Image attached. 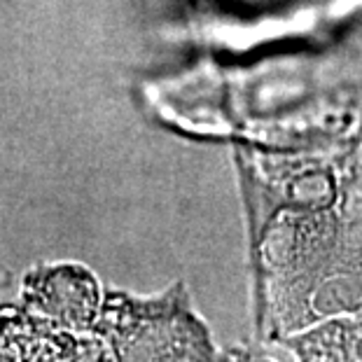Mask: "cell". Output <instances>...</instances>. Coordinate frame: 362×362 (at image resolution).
<instances>
[{
	"instance_id": "5",
	"label": "cell",
	"mask_w": 362,
	"mask_h": 362,
	"mask_svg": "<svg viewBox=\"0 0 362 362\" xmlns=\"http://www.w3.org/2000/svg\"><path fill=\"white\" fill-rule=\"evenodd\" d=\"M351 322V346L356 362H362V315L358 318H349Z\"/></svg>"
},
{
	"instance_id": "2",
	"label": "cell",
	"mask_w": 362,
	"mask_h": 362,
	"mask_svg": "<svg viewBox=\"0 0 362 362\" xmlns=\"http://www.w3.org/2000/svg\"><path fill=\"white\" fill-rule=\"evenodd\" d=\"M105 292L87 267L75 262L40 264L24 276L21 306L66 332H96Z\"/></svg>"
},
{
	"instance_id": "1",
	"label": "cell",
	"mask_w": 362,
	"mask_h": 362,
	"mask_svg": "<svg viewBox=\"0 0 362 362\" xmlns=\"http://www.w3.org/2000/svg\"><path fill=\"white\" fill-rule=\"evenodd\" d=\"M96 334L117 362H213L220 351L182 281L155 295L105 290Z\"/></svg>"
},
{
	"instance_id": "3",
	"label": "cell",
	"mask_w": 362,
	"mask_h": 362,
	"mask_svg": "<svg viewBox=\"0 0 362 362\" xmlns=\"http://www.w3.org/2000/svg\"><path fill=\"white\" fill-rule=\"evenodd\" d=\"M274 346L288 351L295 362H356L349 318H329L279 339Z\"/></svg>"
},
{
	"instance_id": "4",
	"label": "cell",
	"mask_w": 362,
	"mask_h": 362,
	"mask_svg": "<svg viewBox=\"0 0 362 362\" xmlns=\"http://www.w3.org/2000/svg\"><path fill=\"white\" fill-rule=\"evenodd\" d=\"M213 362H279L274 360L269 353H264L262 344H250V346H227L220 349Z\"/></svg>"
}]
</instances>
